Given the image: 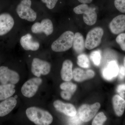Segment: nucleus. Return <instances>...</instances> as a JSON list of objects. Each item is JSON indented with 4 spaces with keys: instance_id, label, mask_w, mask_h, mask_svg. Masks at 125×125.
<instances>
[{
    "instance_id": "nucleus-1",
    "label": "nucleus",
    "mask_w": 125,
    "mask_h": 125,
    "mask_svg": "<svg viewBox=\"0 0 125 125\" xmlns=\"http://www.w3.org/2000/svg\"><path fill=\"white\" fill-rule=\"evenodd\" d=\"M26 114L30 120L36 125H49L53 121V117L49 112L39 108H28Z\"/></svg>"
},
{
    "instance_id": "nucleus-2",
    "label": "nucleus",
    "mask_w": 125,
    "mask_h": 125,
    "mask_svg": "<svg viewBox=\"0 0 125 125\" xmlns=\"http://www.w3.org/2000/svg\"><path fill=\"white\" fill-rule=\"evenodd\" d=\"M74 33L72 31H67L62 33L57 39L52 43V50L56 52L66 51L73 46Z\"/></svg>"
},
{
    "instance_id": "nucleus-3",
    "label": "nucleus",
    "mask_w": 125,
    "mask_h": 125,
    "mask_svg": "<svg viewBox=\"0 0 125 125\" xmlns=\"http://www.w3.org/2000/svg\"><path fill=\"white\" fill-rule=\"evenodd\" d=\"M31 0H22L17 6L16 11L21 19L32 22L36 20L37 13L31 8Z\"/></svg>"
},
{
    "instance_id": "nucleus-4",
    "label": "nucleus",
    "mask_w": 125,
    "mask_h": 125,
    "mask_svg": "<svg viewBox=\"0 0 125 125\" xmlns=\"http://www.w3.org/2000/svg\"><path fill=\"white\" fill-rule=\"evenodd\" d=\"M74 12L77 14H83V20L87 25H93L96 23L97 16L95 9L90 7L86 4H82L73 9Z\"/></svg>"
},
{
    "instance_id": "nucleus-5",
    "label": "nucleus",
    "mask_w": 125,
    "mask_h": 125,
    "mask_svg": "<svg viewBox=\"0 0 125 125\" xmlns=\"http://www.w3.org/2000/svg\"><path fill=\"white\" fill-rule=\"evenodd\" d=\"M103 35V29L101 27H96L91 30L86 36L85 48L91 50L98 46L101 43Z\"/></svg>"
},
{
    "instance_id": "nucleus-6",
    "label": "nucleus",
    "mask_w": 125,
    "mask_h": 125,
    "mask_svg": "<svg viewBox=\"0 0 125 125\" xmlns=\"http://www.w3.org/2000/svg\"><path fill=\"white\" fill-rule=\"evenodd\" d=\"M100 107L101 105L99 103L90 105L84 104L79 108L78 114L83 122H88L93 118Z\"/></svg>"
},
{
    "instance_id": "nucleus-7",
    "label": "nucleus",
    "mask_w": 125,
    "mask_h": 125,
    "mask_svg": "<svg viewBox=\"0 0 125 125\" xmlns=\"http://www.w3.org/2000/svg\"><path fill=\"white\" fill-rule=\"evenodd\" d=\"M42 83V80L39 77L29 80L24 84L21 88L22 94L26 97H32L36 94Z\"/></svg>"
},
{
    "instance_id": "nucleus-8",
    "label": "nucleus",
    "mask_w": 125,
    "mask_h": 125,
    "mask_svg": "<svg viewBox=\"0 0 125 125\" xmlns=\"http://www.w3.org/2000/svg\"><path fill=\"white\" fill-rule=\"evenodd\" d=\"M20 76L16 72L5 66L0 67V83L1 84H15L20 80Z\"/></svg>"
},
{
    "instance_id": "nucleus-9",
    "label": "nucleus",
    "mask_w": 125,
    "mask_h": 125,
    "mask_svg": "<svg viewBox=\"0 0 125 125\" xmlns=\"http://www.w3.org/2000/svg\"><path fill=\"white\" fill-rule=\"evenodd\" d=\"M51 69V64L48 62L37 58L33 60L31 72L35 76L39 77L41 75H46L50 72Z\"/></svg>"
},
{
    "instance_id": "nucleus-10",
    "label": "nucleus",
    "mask_w": 125,
    "mask_h": 125,
    "mask_svg": "<svg viewBox=\"0 0 125 125\" xmlns=\"http://www.w3.org/2000/svg\"><path fill=\"white\" fill-rule=\"evenodd\" d=\"M32 32L35 34L44 33L46 36H49L53 32L54 27L52 22L48 19L43 20L41 22L34 23L31 27Z\"/></svg>"
},
{
    "instance_id": "nucleus-11",
    "label": "nucleus",
    "mask_w": 125,
    "mask_h": 125,
    "mask_svg": "<svg viewBox=\"0 0 125 125\" xmlns=\"http://www.w3.org/2000/svg\"><path fill=\"white\" fill-rule=\"evenodd\" d=\"M14 25L13 18L10 14L4 13L0 15V36L9 32Z\"/></svg>"
},
{
    "instance_id": "nucleus-12",
    "label": "nucleus",
    "mask_w": 125,
    "mask_h": 125,
    "mask_svg": "<svg viewBox=\"0 0 125 125\" xmlns=\"http://www.w3.org/2000/svg\"><path fill=\"white\" fill-rule=\"evenodd\" d=\"M112 33L119 34L125 31V15H120L114 18L109 24Z\"/></svg>"
},
{
    "instance_id": "nucleus-13",
    "label": "nucleus",
    "mask_w": 125,
    "mask_h": 125,
    "mask_svg": "<svg viewBox=\"0 0 125 125\" xmlns=\"http://www.w3.org/2000/svg\"><path fill=\"white\" fill-rule=\"evenodd\" d=\"M53 105L57 111L67 116H74L77 114L76 108L71 104L65 103L59 100H57L53 103Z\"/></svg>"
},
{
    "instance_id": "nucleus-14",
    "label": "nucleus",
    "mask_w": 125,
    "mask_h": 125,
    "mask_svg": "<svg viewBox=\"0 0 125 125\" xmlns=\"http://www.w3.org/2000/svg\"><path fill=\"white\" fill-rule=\"evenodd\" d=\"M21 45L26 51H36L39 49L40 44L33 39L32 36L29 33L22 36L20 40Z\"/></svg>"
},
{
    "instance_id": "nucleus-15",
    "label": "nucleus",
    "mask_w": 125,
    "mask_h": 125,
    "mask_svg": "<svg viewBox=\"0 0 125 125\" xmlns=\"http://www.w3.org/2000/svg\"><path fill=\"white\" fill-rule=\"evenodd\" d=\"M119 71V68L116 62L111 61L103 70V76L107 80H111L118 75Z\"/></svg>"
},
{
    "instance_id": "nucleus-16",
    "label": "nucleus",
    "mask_w": 125,
    "mask_h": 125,
    "mask_svg": "<svg viewBox=\"0 0 125 125\" xmlns=\"http://www.w3.org/2000/svg\"><path fill=\"white\" fill-rule=\"evenodd\" d=\"M17 103L16 99L10 97L0 103V117L9 114L15 107Z\"/></svg>"
},
{
    "instance_id": "nucleus-17",
    "label": "nucleus",
    "mask_w": 125,
    "mask_h": 125,
    "mask_svg": "<svg viewBox=\"0 0 125 125\" xmlns=\"http://www.w3.org/2000/svg\"><path fill=\"white\" fill-rule=\"evenodd\" d=\"M94 72L91 70L84 71L79 68H76L73 71V77L77 82H81L86 80L93 78L94 76Z\"/></svg>"
},
{
    "instance_id": "nucleus-18",
    "label": "nucleus",
    "mask_w": 125,
    "mask_h": 125,
    "mask_svg": "<svg viewBox=\"0 0 125 125\" xmlns=\"http://www.w3.org/2000/svg\"><path fill=\"white\" fill-rule=\"evenodd\" d=\"M73 63L70 60H66L62 63L61 75L62 80L69 81L73 78Z\"/></svg>"
},
{
    "instance_id": "nucleus-19",
    "label": "nucleus",
    "mask_w": 125,
    "mask_h": 125,
    "mask_svg": "<svg viewBox=\"0 0 125 125\" xmlns=\"http://www.w3.org/2000/svg\"><path fill=\"white\" fill-rule=\"evenodd\" d=\"M113 104L115 113L121 116L123 115L125 109V100L119 95H115L113 98Z\"/></svg>"
},
{
    "instance_id": "nucleus-20",
    "label": "nucleus",
    "mask_w": 125,
    "mask_h": 125,
    "mask_svg": "<svg viewBox=\"0 0 125 125\" xmlns=\"http://www.w3.org/2000/svg\"><path fill=\"white\" fill-rule=\"evenodd\" d=\"M15 84L10 83L0 85V101L13 96L15 92Z\"/></svg>"
},
{
    "instance_id": "nucleus-21",
    "label": "nucleus",
    "mask_w": 125,
    "mask_h": 125,
    "mask_svg": "<svg viewBox=\"0 0 125 125\" xmlns=\"http://www.w3.org/2000/svg\"><path fill=\"white\" fill-rule=\"evenodd\" d=\"M73 48L78 54L82 53L85 48V41L80 33L76 32L74 34L73 43Z\"/></svg>"
},
{
    "instance_id": "nucleus-22",
    "label": "nucleus",
    "mask_w": 125,
    "mask_h": 125,
    "mask_svg": "<svg viewBox=\"0 0 125 125\" xmlns=\"http://www.w3.org/2000/svg\"><path fill=\"white\" fill-rule=\"evenodd\" d=\"M77 64L81 67L88 68L90 67V62L88 56L85 54H81L77 57Z\"/></svg>"
},
{
    "instance_id": "nucleus-23",
    "label": "nucleus",
    "mask_w": 125,
    "mask_h": 125,
    "mask_svg": "<svg viewBox=\"0 0 125 125\" xmlns=\"http://www.w3.org/2000/svg\"><path fill=\"white\" fill-rule=\"evenodd\" d=\"M60 87L61 89L62 90L68 91L72 94L75 92L77 88L76 84L69 81H66L62 83L61 84Z\"/></svg>"
},
{
    "instance_id": "nucleus-24",
    "label": "nucleus",
    "mask_w": 125,
    "mask_h": 125,
    "mask_svg": "<svg viewBox=\"0 0 125 125\" xmlns=\"http://www.w3.org/2000/svg\"><path fill=\"white\" fill-rule=\"evenodd\" d=\"M90 57L95 65H99L101 61V52L99 50L93 52L90 54Z\"/></svg>"
},
{
    "instance_id": "nucleus-25",
    "label": "nucleus",
    "mask_w": 125,
    "mask_h": 125,
    "mask_svg": "<svg viewBox=\"0 0 125 125\" xmlns=\"http://www.w3.org/2000/svg\"><path fill=\"white\" fill-rule=\"evenodd\" d=\"M107 118L103 112L99 113L94 118L92 123L93 125H102L106 121Z\"/></svg>"
},
{
    "instance_id": "nucleus-26",
    "label": "nucleus",
    "mask_w": 125,
    "mask_h": 125,
    "mask_svg": "<svg viewBox=\"0 0 125 125\" xmlns=\"http://www.w3.org/2000/svg\"><path fill=\"white\" fill-rule=\"evenodd\" d=\"M114 5L118 11L125 13V0H115Z\"/></svg>"
},
{
    "instance_id": "nucleus-27",
    "label": "nucleus",
    "mask_w": 125,
    "mask_h": 125,
    "mask_svg": "<svg viewBox=\"0 0 125 125\" xmlns=\"http://www.w3.org/2000/svg\"><path fill=\"white\" fill-rule=\"evenodd\" d=\"M116 41L121 49L125 51V33L120 34L116 39Z\"/></svg>"
},
{
    "instance_id": "nucleus-28",
    "label": "nucleus",
    "mask_w": 125,
    "mask_h": 125,
    "mask_svg": "<svg viewBox=\"0 0 125 125\" xmlns=\"http://www.w3.org/2000/svg\"><path fill=\"white\" fill-rule=\"evenodd\" d=\"M69 121V123L71 125H80L82 121L80 118L78 114H76L74 116L70 117Z\"/></svg>"
},
{
    "instance_id": "nucleus-29",
    "label": "nucleus",
    "mask_w": 125,
    "mask_h": 125,
    "mask_svg": "<svg viewBox=\"0 0 125 125\" xmlns=\"http://www.w3.org/2000/svg\"><path fill=\"white\" fill-rule=\"evenodd\" d=\"M43 3L46 4V7L49 9H54L58 0H41Z\"/></svg>"
},
{
    "instance_id": "nucleus-30",
    "label": "nucleus",
    "mask_w": 125,
    "mask_h": 125,
    "mask_svg": "<svg viewBox=\"0 0 125 125\" xmlns=\"http://www.w3.org/2000/svg\"><path fill=\"white\" fill-rule=\"evenodd\" d=\"M72 94L68 91L63 90L61 93V96L62 98L66 100H69L71 98Z\"/></svg>"
},
{
    "instance_id": "nucleus-31",
    "label": "nucleus",
    "mask_w": 125,
    "mask_h": 125,
    "mask_svg": "<svg viewBox=\"0 0 125 125\" xmlns=\"http://www.w3.org/2000/svg\"><path fill=\"white\" fill-rule=\"evenodd\" d=\"M125 84H120L118 85L117 88V92L120 94V96L124 98V94L125 93Z\"/></svg>"
},
{
    "instance_id": "nucleus-32",
    "label": "nucleus",
    "mask_w": 125,
    "mask_h": 125,
    "mask_svg": "<svg viewBox=\"0 0 125 125\" xmlns=\"http://www.w3.org/2000/svg\"><path fill=\"white\" fill-rule=\"evenodd\" d=\"M119 79L120 80H123L125 78V69L124 66H121L119 69Z\"/></svg>"
},
{
    "instance_id": "nucleus-33",
    "label": "nucleus",
    "mask_w": 125,
    "mask_h": 125,
    "mask_svg": "<svg viewBox=\"0 0 125 125\" xmlns=\"http://www.w3.org/2000/svg\"><path fill=\"white\" fill-rule=\"evenodd\" d=\"M78 1L82 4H89L92 2L93 0H78Z\"/></svg>"
},
{
    "instance_id": "nucleus-34",
    "label": "nucleus",
    "mask_w": 125,
    "mask_h": 125,
    "mask_svg": "<svg viewBox=\"0 0 125 125\" xmlns=\"http://www.w3.org/2000/svg\"><path fill=\"white\" fill-rule=\"evenodd\" d=\"M124 67H125V58H124Z\"/></svg>"
}]
</instances>
